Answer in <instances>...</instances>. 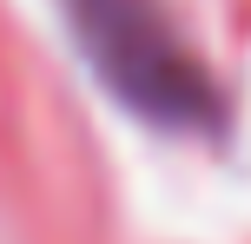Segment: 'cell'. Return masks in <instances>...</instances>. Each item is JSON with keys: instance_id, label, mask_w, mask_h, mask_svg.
<instances>
[{"instance_id": "6da1fadb", "label": "cell", "mask_w": 251, "mask_h": 244, "mask_svg": "<svg viewBox=\"0 0 251 244\" xmlns=\"http://www.w3.org/2000/svg\"><path fill=\"white\" fill-rule=\"evenodd\" d=\"M66 20H73L93 73L132 112L159 119L172 132L218 126V86L192 60V46L172 33L159 0H66Z\"/></svg>"}]
</instances>
